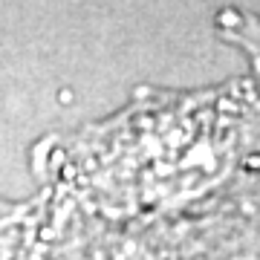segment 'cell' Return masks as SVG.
<instances>
[{
	"instance_id": "6da1fadb",
	"label": "cell",
	"mask_w": 260,
	"mask_h": 260,
	"mask_svg": "<svg viewBox=\"0 0 260 260\" xmlns=\"http://www.w3.org/2000/svg\"><path fill=\"white\" fill-rule=\"evenodd\" d=\"M223 23H225V35H232L234 44H240V47L257 61V70H260V23L251 20V18H246V20L232 18L229 20V15L223 18Z\"/></svg>"
}]
</instances>
